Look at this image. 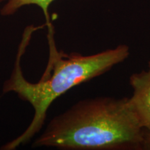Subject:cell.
I'll return each instance as SVG.
<instances>
[{
	"label": "cell",
	"instance_id": "obj_1",
	"mask_svg": "<svg viewBox=\"0 0 150 150\" xmlns=\"http://www.w3.org/2000/svg\"><path fill=\"white\" fill-rule=\"evenodd\" d=\"M43 27L45 24L38 27L31 24L24 30L12 73L4 83L3 93H14L20 99L29 102L34 110V115L27 129L3 145L1 147L2 150L16 149L30 141L42 129L47 110L55 99L74 86L111 70L115 65L125 61L130 54V49L126 45H120L88 56L76 52L66 54L58 51L54 39V28L52 24L47 27L49 45L47 65L38 82L32 83L24 77L21 61L33 33Z\"/></svg>",
	"mask_w": 150,
	"mask_h": 150
},
{
	"label": "cell",
	"instance_id": "obj_2",
	"mask_svg": "<svg viewBox=\"0 0 150 150\" xmlns=\"http://www.w3.org/2000/svg\"><path fill=\"white\" fill-rule=\"evenodd\" d=\"M143 128L129 97L80 101L52 118L32 147L70 150H140Z\"/></svg>",
	"mask_w": 150,
	"mask_h": 150
},
{
	"label": "cell",
	"instance_id": "obj_3",
	"mask_svg": "<svg viewBox=\"0 0 150 150\" xmlns=\"http://www.w3.org/2000/svg\"><path fill=\"white\" fill-rule=\"evenodd\" d=\"M129 83L133 90L129 97L133 110L142 128L150 130V62L147 70L131 74Z\"/></svg>",
	"mask_w": 150,
	"mask_h": 150
},
{
	"label": "cell",
	"instance_id": "obj_4",
	"mask_svg": "<svg viewBox=\"0 0 150 150\" xmlns=\"http://www.w3.org/2000/svg\"><path fill=\"white\" fill-rule=\"evenodd\" d=\"M55 0H8L1 8L0 13L3 16H12L24 6L34 4L42 9L45 18V24L47 27L50 24H52L49 8L51 4Z\"/></svg>",
	"mask_w": 150,
	"mask_h": 150
},
{
	"label": "cell",
	"instance_id": "obj_5",
	"mask_svg": "<svg viewBox=\"0 0 150 150\" xmlns=\"http://www.w3.org/2000/svg\"><path fill=\"white\" fill-rule=\"evenodd\" d=\"M140 150H150V130L143 129Z\"/></svg>",
	"mask_w": 150,
	"mask_h": 150
},
{
	"label": "cell",
	"instance_id": "obj_6",
	"mask_svg": "<svg viewBox=\"0 0 150 150\" xmlns=\"http://www.w3.org/2000/svg\"><path fill=\"white\" fill-rule=\"evenodd\" d=\"M8 1V0H0V3H2L4 1Z\"/></svg>",
	"mask_w": 150,
	"mask_h": 150
}]
</instances>
